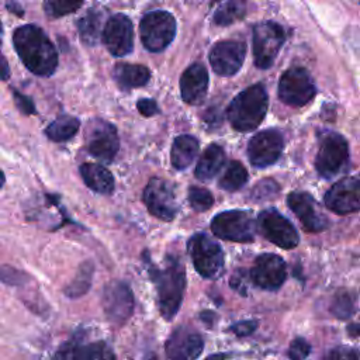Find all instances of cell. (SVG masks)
<instances>
[{
  "mask_svg": "<svg viewBox=\"0 0 360 360\" xmlns=\"http://www.w3.org/2000/svg\"><path fill=\"white\" fill-rule=\"evenodd\" d=\"M86 150L101 163H111L120 149L117 127L103 118H90L83 131Z\"/></svg>",
  "mask_w": 360,
  "mask_h": 360,
  "instance_id": "277c9868",
  "label": "cell"
},
{
  "mask_svg": "<svg viewBox=\"0 0 360 360\" xmlns=\"http://www.w3.org/2000/svg\"><path fill=\"white\" fill-rule=\"evenodd\" d=\"M347 160L349 148L346 139L336 132H328L322 135L315 159V167L318 173L325 179H330L346 167Z\"/></svg>",
  "mask_w": 360,
  "mask_h": 360,
  "instance_id": "ba28073f",
  "label": "cell"
},
{
  "mask_svg": "<svg viewBox=\"0 0 360 360\" xmlns=\"http://www.w3.org/2000/svg\"><path fill=\"white\" fill-rule=\"evenodd\" d=\"M83 1H60V0H48L44 3V11L49 18H60L63 15L72 14L83 7Z\"/></svg>",
  "mask_w": 360,
  "mask_h": 360,
  "instance_id": "1f68e13d",
  "label": "cell"
},
{
  "mask_svg": "<svg viewBox=\"0 0 360 360\" xmlns=\"http://www.w3.org/2000/svg\"><path fill=\"white\" fill-rule=\"evenodd\" d=\"M205 360H225V357L222 354H211L210 357H207Z\"/></svg>",
  "mask_w": 360,
  "mask_h": 360,
  "instance_id": "bcb514c9",
  "label": "cell"
},
{
  "mask_svg": "<svg viewBox=\"0 0 360 360\" xmlns=\"http://www.w3.org/2000/svg\"><path fill=\"white\" fill-rule=\"evenodd\" d=\"M11 76V72H10V66H8V62L4 56V53L1 52L0 49V80H8Z\"/></svg>",
  "mask_w": 360,
  "mask_h": 360,
  "instance_id": "7bdbcfd3",
  "label": "cell"
},
{
  "mask_svg": "<svg viewBox=\"0 0 360 360\" xmlns=\"http://www.w3.org/2000/svg\"><path fill=\"white\" fill-rule=\"evenodd\" d=\"M311 352V345L304 338H295L288 347L290 360H305Z\"/></svg>",
  "mask_w": 360,
  "mask_h": 360,
  "instance_id": "74e56055",
  "label": "cell"
},
{
  "mask_svg": "<svg viewBox=\"0 0 360 360\" xmlns=\"http://www.w3.org/2000/svg\"><path fill=\"white\" fill-rule=\"evenodd\" d=\"M80 128V120L70 114H60L44 129L45 136L52 142H66L72 139Z\"/></svg>",
  "mask_w": 360,
  "mask_h": 360,
  "instance_id": "4316f807",
  "label": "cell"
},
{
  "mask_svg": "<svg viewBox=\"0 0 360 360\" xmlns=\"http://www.w3.org/2000/svg\"><path fill=\"white\" fill-rule=\"evenodd\" d=\"M55 360H117L112 349L104 340H83L80 338L65 342L55 353Z\"/></svg>",
  "mask_w": 360,
  "mask_h": 360,
  "instance_id": "e0dca14e",
  "label": "cell"
},
{
  "mask_svg": "<svg viewBox=\"0 0 360 360\" xmlns=\"http://www.w3.org/2000/svg\"><path fill=\"white\" fill-rule=\"evenodd\" d=\"M13 45L22 65L35 76L49 77L59 65L58 51L48 34L35 24H24L14 30Z\"/></svg>",
  "mask_w": 360,
  "mask_h": 360,
  "instance_id": "6da1fadb",
  "label": "cell"
},
{
  "mask_svg": "<svg viewBox=\"0 0 360 360\" xmlns=\"http://www.w3.org/2000/svg\"><path fill=\"white\" fill-rule=\"evenodd\" d=\"M325 204L339 215L360 210V176H352L336 181L325 194Z\"/></svg>",
  "mask_w": 360,
  "mask_h": 360,
  "instance_id": "9a60e30c",
  "label": "cell"
},
{
  "mask_svg": "<svg viewBox=\"0 0 360 360\" xmlns=\"http://www.w3.org/2000/svg\"><path fill=\"white\" fill-rule=\"evenodd\" d=\"M79 173L84 184L97 194L108 195L114 191L115 181L112 173L100 163H82L79 166Z\"/></svg>",
  "mask_w": 360,
  "mask_h": 360,
  "instance_id": "603a6c76",
  "label": "cell"
},
{
  "mask_svg": "<svg viewBox=\"0 0 360 360\" xmlns=\"http://www.w3.org/2000/svg\"><path fill=\"white\" fill-rule=\"evenodd\" d=\"M211 231L221 239L233 242H252L255 239V224L249 212L233 210L215 215Z\"/></svg>",
  "mask_w": 360,
  "mask_h": 360,
  "instance_id": "30bf717a",
  "label": "cell"
},
{
  "mask_svg": "<svg viewBox=\"0 0 360 360\" xmlns=\"http://www.w3.org/2000/svg\"><path fill=\"white\" fill-rule=\"evenodd\" d=\"M188 201H190L191 207L195 211L202 212V211H207L208 208L212 207L214 197L207 188L193 186V187L188 188Z\"/></svg>",
  "mask_w": 360,
  "mask_h": 360,
  "instance_id": "836d02e7",
  "label": "cell"
},
{
  "mask_svg": "<svg viewBox=\"0 0 360 360\" xmlns=\"http://www.w3.org/2000/svg\"><path fill=\"white\" fill-rule=\"evenodd\" d=\"M245 55L246 45L242 41H221L211 49L210 63L215 73L221 76H232L242 68Z\"/></svg>",
  "mask_w": 360,
  "mask_h": 360,
  "instance_id": "ac0fdd59",
  "label": "cell"
},
{
  "mask_svg": "<svg viewBox=\"0 0 360 360\" xmlns=\"http://www.w3.org/2000/svg\"><path fill=\"white\" fill-rule=\"evenodd\" d=\"M112 77L120 89L129 90L145 86L150 79V70L143 65L120 62L112 68Z\"/></svg>",
  "mask_w": 360,
  "mask_h": 360,
  "instance_id": "cb8c5ba5",
  "label": "cell"
},
{
  "mask_svg": "<svg viewBox=\"0 0 360 360\" xmlns=\"http://www.w3.org/2000/svg\"><path fill=\"white\" fill-rule=\"evenodd\" d=\"M332 314L339 319H346L353 315L354 309V300L347 291H339L330 305Z\"/></svg>",
  "mask_w": 360,
  "mask_h": 360,
  "instance_id": "d6a6232c",
  "label": "cell"
},
{
  "mask_svg": "<svg viewBox=\"0 0 360 360\" xmlns=\"http://www.w3.org/2000/svg\"><path fill=\"white\" fill-rule=\"evenodd\" d=\"M101 41L112 56H125L134 49V25L128 15L112 14L104 22Z\"/></svg>",
  "mask_w": 360,
  "mask_h": 360,
  "instance_id": "8fae6325",
  "label": "cell"
},
{
  "mask_svg": "<svg viewBox=\"0 0 360 360\" xmlns=\"http://www.w3.org/2000/svg\"><path fill=\"white\" fill-rule=\"evenodd\" d=\"M204 349V340L198 332L188 326L176 328L166 340L165 350L170 360H195Z\"/></svg>",
  "mask_w": 360,
  "mask_h": 360,
  "instance_id": "d6986e66",
  "label": "cell"
},
{
  "mask_svg": "<svg viewBox=\"0 0 360 360\" xmlns=\"http://www.w3.org/2000/svg\"><path fill=\"white\" fill-rule=\"evenodd\" d=\"M315 93L314 80L302 68H291L280 77L278 97L288 105L302 107L315 97Z\"/></svg>",
  "mask_w": 360,
  "mask_h": 360,
  "instance_id": "9c48e42d",
  "label": "cell"
},
{
  "mask_svg": "<svg viewBox=\"0 0 360 360\" xmlns=\"http://www.w3.org/2000/svg\"><path fill=\"white\" fill-rule=\"evenodd\" d=\"M93 276H94V263L91 260L82 262L77 267L75 277L65 287V290H63L65 295L69 298H79V297L84 295L91 287Z\"/></svg>",
  "mask_w": 360,
  "mask_h": 360,
  "instance_id": "f1b7e54d",
  "label": "cell"
},
{
  "mask_svg": "<svg viewBox=\"0 0 360 360\" xmlns=\"http://www.w3.org/2000/svg\"><path fill=\"white\" fill-rule=\"evenodd\" d=\"M101 304L107 319L114 325H124L134 311V295L124 281H110L103 291Z\"/></svg>",
  "mask_w": 360,
  "mask_h": 360,
  "instance_id": "4fadbf2b",
  "label": "cell"
},
{
  "mask_svg": "<svg viewBox=\"0 0 360 360\" xmlns=\"http://www.w3.org/2000/svg\"><path fill=\"white\" fill-rule=\"evenodd\" d=\"M104 11L98 7H89L77 20L76 28L82 42L87 46H96L101 39V21Z\"/></svg>",
  "mask_w": 360,
  "mask_h": 360,
  "instance_id": "d4e9b609",
  "label": "cell"
},
{
  "mask_svg": "<svg viewBox=\"0 0 360 360\" xmlns=\"http://www.w3.org/2000/svg\"><path fill=\"white\" fill-rule=\"evenodd\" d=\"M347 332L350 336H359L360 335V325L354 323V325H349L347 326Z\"/></svg>",
  "mask_w": 360,
  "mask_h": 360,
  "instance_id": "f6af8a7d",
  "label": "cell"
},
{
  "mask_svg": "<svg viewBox=\"0 0 360 360\" xmlns=\"http://www.w3.org/2000/svg\"><path fill=\"white\" fill-rule=\"evenodd\" d=\"M198 152V141L191 135H179L172 145L170 158L172 165L181 170L187 167L195 158Z\"/></svg>",
  "mask_w": 360,
  "mask_h": 360,
  "instance_id": "83f0119b",
  "label": "cell"
},
{
  "mask_svg": "<svg viewBox=\"0 0 360 360\" xmlns=\"http://www.w3.org/2000/svg\"><path fill=\"white\" fill-rule=\"evenodd\" d=\"M325 360H360V349L350 346H339L333 349Z\"/></svg>",
  "mask_w": 360,
  "mask_h": 360,
  "instance_id": "f35d334b",
  "label": "cell"
},
{
  "mask_svg": "<svg viewBox=\"0 0 360 360\" xmlns=\"http://www.w3.org/2000/svg\"><path fill=\"white\" fill-rule=\"evenodd\" d=\"M208 90V73L204 65L194 63L188 66L180 79L181 97L188 104H200Z\"/></svg>",
  "mask_w": 360,
  "mask_h": 360,
  "instance_id": "7402d4cb",
  "label": "cell"
},
{
  "mask_svg": "<svg viewBox=\"0 0 360 360\" xmlns=\"http://www.w3.org/2000/svg\"><path fill=\"white\" fill-rule=\"evenodd\" d=\"M252 281L264 290H277L287 277L284 260L273 253L260 255L250 271Z\"/></svg>",
  "mask_w": 360,
  "mask_h": 360,
  "instance_id": "44dd1931",
  "label": "cell"
},
{
  "mask_svg": "<svg viewBox=\"0 0 360 360\" xmlns=\"http://www.w3.org/2000/svg\"><path fill=\"white\" fill-rule=\"evenodd\" d=\"M4 183H6V174H4V172L0 169V188L4 186Z\"/></svg>",
  "mask_w": 360,
  "mask_h": 360,
  "instance_id": "7dc6e473",
  "label": "cell"
},
{
  "mask_svg": "<svg viewBox=\"0 0 360 360\" xmlns=\"http://www.w3.org/2000/svg\"><path fill=\"white\" fill-rule=\"evenodd\" d=\"M245 273L243 271H238L232 278H231V285L238 290L240 294H246V287H245Z\"/></svg>",
  "mask_w": 360,
  "mask_h": 360,
  "instance_id": "b9f144b4",
  "label": "cell"
},
{
  "mask_svg": "<svg viewBox=\"0 0 360 360\" xmlns=\"http://www.w3.org/2000/svg\"><path fill=\"white\" fill-rule=\"evenodd\" d=\"M188 252L195 270L205 278H215L224 269L221 246L205 233H197L188 240Z\"/></svg>",
  "mask_w": 360,
  "mask_h": 360,
  "instance_id": "8992f818",
  "label": "cell"
},
{
  "mask_svg": "<svg viewBox=\"0 0 360 360\" xmlns=\"http://www.w3.org/2000/svg\"><path fill=\"white\" fill-rule=\"evenodd\" d=\"M148 262V271L152 281L156 285L158 291V305L160 315L170 321L177 314L183 294L186 288V273L177 257L169 256L165 266L160 269L149 262V257H145Z\"/></svg>",
  "mask_w": 360,
  "mask_h": 360,
  "instance_id": "7a4b0ae2",
  "label": "cell"
},
{
  "mask_svg": "<svg viewBox=\"0 0 360 360\" xmlns=\"http://www.w3.org/2000/svg\"><path fill=\"white\" fill-rule=\"evenodd\" d=\"M285 39L284 30L273 22L263 21L253 27V56L255 63L260 69H267L273 65L280 48Z\"/></svg>",
  "mask_w": 360,
  "mask_h": 360,
  "instance_id": "52a82bcc",
  "label": "cell"
},
{
  "mask_svg": "<svg viewBox=\"0 0 360 360\" xmlns=\"http://www.w3.org/2000/svg\"><path fill=\"white\" fill-rule=\"evenodd\" d=\"M283 146V135L277 129L262 131L249 141V160L256 167H266L269 165H273L280 158Z\"/></svg>",
  "mask_w": 360,
  "mask_h": 360,
  "instance_id": "2e32d148",
  "label": "cell"
},
{
  "mask_svg": "<svg viewBox=\"0 0 360 360\" xmlns=\"http://www.w3.org/2000/svg\"><path fill=\"white\" fill-rule=\"evenodd\" d=\"M27 280H30V276L24 270H18L13 266H6V264L0 266V281L1 283H6L8 285H21Z\"/></svg>",
  "mask_w": 360,
  "mask_h": 360,
  "instance_id": "e575fe53",
  "label": "cell"
},
{
  "mask_svg": "<svg viewBox=\"0 0 360 360\" xmlns=\"http://www.w3.org/2000/svg\"><path fill=\"white\" fill-rule=\"evenodd\" d=\"M136 108L143 117H152V115H156L160 112L159 105L152 98H139L136 101Z\"/></svg>",
  "mask_w": 360,
  "mask_h": 360,
  "instance_id": "ab89813d",
  "label": "cell"
},
{
  "mask_svg": "<svg viewBox=\"0 0 360 360\" xmlns=\"http://www.w3.org/2000/svg\"><path fill=\"white\" fill-rule=\"evenodd\" d=\"M257 225L266 239L283 249H292L300 242L292 224L274 208L262 211L257 217Z\"/></svg>",
  "mask_w": 360,
  "mask_h": 360,
  "instance_id": "5bb4252c",
  "label": "cell"
},
{
  "mask_svg": "<svg viewBox=\"0 0 360 360\" xmlns=\"http://www.w3.org/2000/svg\"><path fill=\"white\" fill-rule=\"evenodd\" d=\"M10 90H11V96H13L14 104H15V107L18 108V111L21 114H24V115H35V114H38L37 107H35V104H34L31 97L22 94L15 87H11Z\"/></svg>",
  "mask_w": 360,
  "mask_h": 360,
  "instance_id": "8d00e7d4",
  "label": "cell"
},
{
  "mask_svg": "<svg viewBox=\"0 0 360 360\" xmlns=\"http://www.w3.org/2000/svg\"><path fill=\"white\" fill-rule=\"evenodd\" d=\"M290 210L301 221L302 228L308 232H321L328 228L329 221L318 208L312 195L304 191H292L287 195Z\"/></svg>",
  "mask_w": 360,
  "mask_h": 360,
  "instance_id": "ffe728a7",
  "label": "cell"
},
{
  "mask_svg": "<svg viewBox=\"0 0 360 360\" xmlns=\"http://www.w3.org/2000/svg\"><path fill=\"white\" fill-rule=\"evenodd\" d=\"M139 34L143 46L150 52H160L176 35V20L165 10L146 13L139 22Z\"/></svg>",
  "mask_w": 360,
  "mask_h": 360,
  "instance_id": "5b68a950",
  "label": "cell"
},
{
  "mask_svg": "<svg viewBox=\"0 0 360 360\" xmlns=\"http://www.w3.org/2000/svg\"><path fill=\"white\" fill-rule=\"evenodd\" d=\"M224 163H225V152L222 146L212 143L201 155L195 167V177L202 181L210 180L222 169Z\"/></svg>",
  "mask_w": 360,
  "mask_h": 360,
  "instance_id": "484cf974",
  "label": "cell"
},
{
  "mask_svg": "<svg viewBox=\"0 0 360 360\" xmlns=\"http://www.w3.org/2000/svg\"><path fill=\"white\" fill-rule=\"evenodd\" d=\"M248 181V172L242 163L232 160L219 179V187L226 191H236Z\"/></svg>",
  "mask_w": 360,
  "mask_h": 360,
  "instance_id": "4dcf8cb0",
  "label": "cell"
},
{
  "mask_svg": "<svg viewBox=\"0 0 360 360\" xmlns=\"http://www.w3.org/2000/svg\"><path fill=\"white\" fill-rule=\"evenodd\" d=\"M256 328H257V322L253 319H248V321H240L238 323H233L231 326V330L236 336H248V335L253 333Z\"/></svg>",
  "mask_w": 360,
  "mask_h": 360,
  "instance_id": "60d3db41",
  "label": "cell"
},
{
  "mask_svg": "<svg viewBox=\"0 0 360 360\" xmlns=\"http://www.w3.org/2000/svg\"><path fill=\"white\" fill-rule=\"evenodd\" d=\"M269 97L263 84L257 83L239 93L229 104L226 115L231 125L240 132L259 127L267 111Z\"/></svg>",
  "mask_w": 360,
  "mask_h": 360,
  "instance_id": "3957f363",
  "label": "cell"
},
{
  "mask_svg": "<svg viewBox=\"0 0 360 360\" xmlns=\"http://www.w3.org/2000/svg\"><path fill=\"white\" fill-rule=\"evenodd\" d=\"M277 191H278V186L274 180L263 179L253 187L250 197L256 201H262V200H267V198L274 197L277 194Z\"/></svg>",
  "mask_w": 360,
  "mask_h": 360,
  "instance_id": "d590c367",
  "label": "cell"
},
{
  "mask_svg": "<svg viewBox=\"0 0 360 360\" xmlns=\"http://www.w3.org/2000/svg\"><path fill=\"white\" fill-rule=\"evenodd\" d=\"M3 31H4V30H3V22H1V20H0V35L3 34Z\"/></svg>",
  "mask_w": 360,
  "mask_h": 360,
  "instance_id": "c3c4849f",
  "label": "cell"
},
{
  "mask_svg": "<svg viewBox=\"0 0 360 360\" xmlns=\"http://www.w3.org/2000/svg\"><path fill=\"white\" fill-rule=\"evenodd\" d=\"M6 7H7V10H8L10 13L17 14L18 17H22V15H24V8H22L18 3H14V1H11V3H6Z\"/></svg>",
  "mask_w": 360,
  "mask_h": 360,
  "instance_id": "ee69618b",
  "label": "cell"
},
{
  "mask_svg": "<svg viewBox=\"0 0 360 360\" xmlns=\"http://www.w3.org/2000/svg\"><path fill=\"white\" fill-rule=\"evenodd\" d=\"M142 200L153 217L166 222L174 219L179 207L173 187L166 180L152 177L143 190Z\"/></svg>",
  "mask_w": 360,
  "mask_h": 360,
  "instance_id": "7c38bea8",
  "label": "cell"
},
{
  "mask_svg": "<svg viewBox=\"0 0 360 360\" xmlns=\"http://www.w3.org/2000/svg\"><path fill=\"white\" fill-rule=\"evenodd\" d=\"M246 13V4L243 1L232 0L221 3L214 11V21L218 25H229L240 20Z\"/></svg>",
  "mask_w": 360,
  "mask_h": 360,
  "instance_id": "f546056e",
  "label": "cell"
}]
</instances>
